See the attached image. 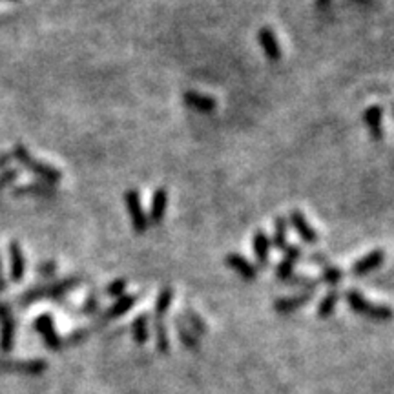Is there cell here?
Here are the masks:
<instances>
[{
	"mask_svg": "<svg viewBox=\"0 0 394 394\" xmlns=\"http://www.w3.org/2000/svg\"><path fill=\"white\" fill-rule=\"evenodd\" d=\"M166 210H168V192L165 187H159L152 197V207H150L148 221L150 224H161L165 221Z\"/></svg>",
	"mask_w": 394,
	"mask_h": 394,
	"instance_id": "14",
	"label": "cell"
},
{
	"mask_svg": "<svg viewBox=\"0 0 394 394\" xmlns=\"http://www.w3.org/2000/svg\"><path fill=\"white\" fill-rule=\"evenodd\" d=\"M91 334V329H79L75 330V332H71V334L66 338V345H77V343H82V341L86 340V338H90Z\"/></svg>",
	"mask_w": 394,
	"mask_h": 394,
	"instance_id": "29",
	"label": "cell"
},
{
	"mask_svg": "<svg viewBox=\"0 0 394 394\" xmlns=\"http://www.w3.org/2000/svg\"><path fill=\"white\" fill-rule=\"evenodd\" d=\"M126 287H128V281L126 279H115L104 288V294L110 296V298H121L126 292Z\"/></svg>",
	"mask_w": 394,
	"mask_h": 394,
	"instance_id": "27",
	"label": "cell"
},
{
	"mask_svg": "<svg viewBox=\"0 0 394 394\" xmlns=\"http://www.w3.org/2000/svg\"><path fill=\"white\" fill-rule=\"evenodd\" d=\"M24 274V257H22L21 246L16 243H11V276L13 281H21Z\"/></svg>",
	"mask_w": 394,
	"mask_h": 394,
	"instance_id": "23",
	"label": "cell"
},
{
	"mask_svg": "<svg viewBox=\"0 0 394 394\" xmlns=\"http://www.w3.org/2000/svg\"><path fill=\"white\" fill-rule=\"evenodd\" d=\"M124 205H126V212L130 216V223H132V229L137 232V234H144L146 230L150 229L148 216L144 212L143 201H141V196L135 188H130L124 194Z\"/></svg>",
	"mask_w": 394,
	"mask_h": 394,
	"instance_id": "2",
	"label": "cell"
},
{
	"mask_svg": "<svg viewBox=\"0 0 394 394\" xmlns=\"http://www.w3.org/2000/svg\"><path fill=\"white\" fill-rule=\"evenodd\" d=\"M363 123L367 126L369 135L373 141L384 139V108L380 104H373L363 112Z\"/></svg>",
	"mask_w": 394,
	"mask_h": 394,
	"instance_id": "9",
	"label": "cell"
},
{
	"mask_svg": "<svg viewBox=\"0 0 394 394\" xmlns=\"http://www.w3.org/2000/svg\"><path fill=\"white\" fill-rule=\"evenodd\" d=\"M287 224L288 221L285 218H281V216H277L276 221H274V246L281 252L288 246Z\"/></svg>",
	"mask_w": 394,
	"mask_h": 394,
	"instance_id": "22",
	"label": "cell"
},
{
	"mask_svg": "<svg viewBox=\"0 0 394 394\" xmlns=\"http://www.w3.org/2000/svg\"><path fill=\"white\" fill-rule=\"evenodd\" d=\"M174 325H176V330L177 334H179V340H181V343L187 349H190V351H199V347H201V341H199V336H196L190 330V327L183 321L181 316H177L176 320H174Z\"/></svg>",
	"mask_w": 394,
	"mask_h": 394,
	"instance_id": "17",
	"label": "cell"
},
{
	"mask_svg": "<svg viewBox=\"0 0 394 394\" xmlns=\"http://www.w3.org/2000/svg\"><path fill=\"white\" fill-rule=\"evenodd\" d=\"M15 155L21 159V163H24V165L30 168V170H33L37 176L44 177L46 181H51V183H57L62 179V174H60V170H57V168H54V166L46 165V163H40V161L33 159L32 154H27L26 150L22 148V146H19V148L15 150Z\"/></svg>",
	"mask_w": 394,
	"mask_h": 394,
	"instance_id": "4",
	"label": "cell"
},
{
	"mask_svg": "<svg viewBox=\"0 0 394 394\" xmlns=\"http://www.w3.org/2000/svg\"><path fill=\"white\" fill-rule=\"evenodd\" d=\"M252 246H254V256L259 266H268L270 262V240L265 230H257L252 237Z\"/></svg>",
	"mask_w": 394,
	"mask_h": 394,
	"instance_id": "16",
	"label": "cell"
},
{
	"mask_svg": "<svg viewBox=\"0 0 394 394\" xmlns=\"http://www.w3.org/2000/svg\"><path fill=\"white\" fill-rule=\"evenodd\" d=\"M35 330L43 336L44 343H46L51 351H59V349L65 347V341L57 334V330H55L54 325V318L49 314L38 316L37 321H35Z\"/></svg>",
	"mask_w": 394,
	"mask_h": 394,
	"instance_id": "7",
	"label": "cell"
},
{
	"mask_svg": "<svg viewBox=\"0 0 394 394\" xmlns=\"http://www.w3.org/2000/svg\"><path fill=\"white\" fill-rule=\"evenodd\" d=\"M132 338L137 345H144L150 340V318L148 314H139L132 321Z\"/></svg>",
	"mask_w": 394,
	"mask_h": 394,
	"instance_id": "19",
	"label": "cell"
},
{
	"mask_svg": "<svg viewBox=\"0 0 394 394\" xmlns=\"http://www.w3.org/2000/svg\"><path fill=\"white\" fill-rule=\"evenodd\" d=\"M174 301V288L172 287H163L155 298V307H154V320H165L166 312L170 310V305Z\"/></svg>",
	"mask_w": 394,
	"mask_h": 394,
	"instance_id": "18",
	"label": "cell"
},
{
	"mask_svg": "<svg viewBox=\"0 0 394 394\" xmlns=\"http://www.w3.org/2000/svg\"><path fill=\"white\" fill-rule=\"evenodd\" d=\"M312 298H314V292H310V290H303V292L287 296V298H279L274 301V310L277 314H292L301 307H305Z\"/></svg>",
	"mask_w": 394,
	"mask_h": 394,
	"instance_id": "10",
	"label": "cell"
},
{
	"mask_svg": "<svg viewBox=\"0 0 394 394\" xmlns=\"http://www.w3.org/2000/svg\"><path fill=\"white\" fill-rule=\"evenodd\" d=\"M310 262L314 263V265H320V266H325L330 263L329 257L323 256V254H312V256H310Z\"/></svg>",
	"mask_w": 394,
	"mask_h": 394,
	"instance_id": "31",
	"label": "cell"
},
{
	"mask_svg": "<svg viewBox=\"0 0 394 394\" xmlns=\"http://www.w3.org/2000/svg\"><path fill=\"white\" fill-rule=\"evenodd\" d=\"M80 281H82L80 277H68L65 281H57L51 283V285H46V287H40L37 288V290H33V292H27L26 296H24V303L40 298H60V296H65L66 292H69L71 288L77 287Z\"/></svg>",
	"mask_w": 394,
	"mask_h": 394,
	"instance_id": "3",
	"label": "cell"
},
{
	"mask_svg": "<svg viewBox=\"0 0 394 394\" xmlns=\"http://www.w3.org/2000/svg\"><path fill=\"white\" fill-rule=\"evenodd\" d=\"M183 321L187 323L188 327H190V330H192L194 334H199V336H202V334H208V325H207V321L202 320L201 316L197 314L196 310L194 309H190V307H187L185 309V312H183Z\"/></svg>",
	"mask_w": 394,
	"mask_h": 394,
	"instance_id": "20",
	"label": "cell"
},
{
	"mask_svg": "<svg viewBox=\"0 0 394 394\" xmlns=\"http://www.w3.org/2000/svg\"><path fill=\"white\" fill-rule=\"evenodd\" d=\"M338 301H340V292L332 288V290H329V292L321 298L320 305H318V316H320V318H329V316L334 314Z\"/></svg>",
	"mask_w": 394,
	"mask_h": 394,
	"instance_id": "21",
	"label": "cell"
},
{
	"mask_svg": "<svg viewBox=\"0 0 394 394\" xmlns=\"http://www.w3.org/2000/svg\"><path fill=\"white\" fill-rule=\"evenodd\" d=\"M224 263L229 266L230 270H234L241 279H245V281H256L257 277V268L252 265L245 256H241V254H229V256L224 257Z\"/></svg>",
	"mask_w": 394,
	"mask_h": 394,
	"instance_id": "13",
	"label": "cell"
},
{
	"mask_svg": "<svg viewBox=\"0 0 394 394\" xmlns=\"http://www.w3.org/2000/svg\"><path fill=\"white\" fill-rule=\"evenodd\" d=\"M99 309H101V301H99V298H97V296H90V298L82 303L79 312H82V314H95V312H99Z\"/></svg>",
	"mask_w": 394,
	"mask_h": 394,
	"instance_id": "28",
	"label": "cell"
},
{
	"mask_svg": "<svg viewBox=\"0 0 394 394\" xmlns=\"http://www.w3.org/2000/svg\"><path fill=\"white\" fill-rule=\"evenodd\" d=\"M185 102H187V106L194 108L197 112L201 113H212L216 108H218V102L216 99L210 95H205V93H199V91H185V95H183Z\"/></svg>",
	"mask_w": 394,
	"mask_h": 394,
	"instance_id": "15",
	"label": "cell"
},
{
	"mask_svg": "<svg viewBox=\"0 0 394 394\" xmlns=\"http://www.w3.org/2000/svg\"><path fill=\"white\" fill-rule=\"evenodd\" d=\"M288 221L294 227V230L298 232V235L307 243V245H316L320 241V234L316 232V229L309 223V219L305 218V213L301 210H290L288 212Z\"/></svg>",
	"mask_w": 394,
	"mask_h": 394,
	"instance_id": "6",
	"label": "cell"
},
{
	"mask_svg": "<svg viewBox=\"0 0 394 394\" xmlns=\"http://www.w3.org/2000/svg\"><path fill=\"white\" fill-rule=\"evenodd\" d=\"M48 363L43 360H16V362H0V373L40 374L46 371Z\"/></svg>",
	"mask_w": 394,
	"mask_h": 394,
	"instance_id": "12",
	"label": "cell"
},
{
	"mask_svg": "<svg viewBox=\"0 0 394 394\" xmlns=\"http://www.w3.org/2000/svg\"><path fill=\"white\" fill-rule=\"evenodd\" d=\"M345 301L347 305L351 307V310H354L356 314L363 316V318H369V320L385 323V321H391L394 318L393 307L384 303H374V301L365 298V296H363L360 290H356V288L347 290Z\"/></svg>",
	"mask_w": 394,
	"mask_h": 394,
	"instance_id": "1",
	"label": "cell"
},
{
	"mask_svg": "<svg viewBox=\"0 0 394 394\" xmlns=\"http://www.w3.org/2000/svg\"><path fill=\"white\" fill-rule=\"evenodd\" d=\"M283 252H285V257H290V259H294V262H298L299 257H301V254H303L298 245H288Z\"/></svg>",
	"mask_w": 394,
	"mask_h": 394,
	"instance_id": "30",
	"label": "cell"
},
{
	"mask_svg": "<svg viewBox=\"0 0 394 394\" xmlns=\"http://www.w3.org/2000/svg\"><path fill=\"white\" fill-rule=\"evenodd\" d=\"M0 288H4V281H2V270H0Z\"/></svg>",
	"mask_w": 394,
	"mask_h": 394,
	"instance_id": "32",
	"label": "cell"
},
{
	"mask_svg": "<svg viewBox=\"0 0 394 394\" xmlns=\"http://www.w3.org/2000/svg\"><path fill=\"white\" fill-rule=\"evenodd\" d=\"M294 270H296V262L290 259V257H283V262L277 263V266H276V277L287 283L288 279L296 274Z\"/></svg>",
	"mask_w": 394,
	"mask_h": 394,
	"instance_id": "26",
	"label": "cell"
},
{
	"mask_svg": "<svg viewBox=\"0 0 394 394\" xmlns=\"http://www.w3.org/2000/svg\"><path fill=\"white\" fill-rule=\"evenodd\" d=\"M155 327V343H157V351L166 354L170 351V341H168V332H166L165 323L161 320H154Z\"/></svg>",
	"mask_w": 394,
	"mask_h": 394,
	"instance_id": "25",
	"label": "cell"
},
{
	"mask_svg": "<svg viewBox=\"0 0 394 394\" xmlns=\"http://www.w3.org/2000/svg\"><path fill=\"white\" fill-rule=\"evenodd\" d=\"M257 40H259L263 54L266 55V59L270 60V62H279L281 60V44H279V40H277V37L274 35L270 27H262L259 33H257Z\"/></svg>",
	"mask_w": 394,
	"mask_h": 394,
	"instance_id": "11",
	"label": "cell"
},
{
	"mask_svg": "<svg viewBox=\"0 0 394 394\" xmlns=\"http://www.w3.org/2000/svg\"><path fill=\"white\" fill-rule=\"evenodd\" d=\"M385 262V252L384 248H374L369 254H365L363 257H360L354 265H352V276L362 277L371 274L373 270L380 268V266L384 265Z\"/></svg>",
	"mask_w": 394,
	"mask_h": 394,
	"instance_id": "8",
	"label": "cell"
},
{
	"mask_svg": "<svg viewBox=\"0 0 394 394\" xmlns=\"http://www.w3.org/2000/svg\"><path fill=\"white\" fill-rule=\"evenodd\" d=\"M343 270H341L340 266L336 265H325L323 266V270H321V276L320 279L323 283H327V285H330V287H336V285H340L341 281H343Z\"/></svg>",
	"mask_w": 394,
	"mask_h": 394,
	"instance_id": "24",
	"label": "cell"
},
{
	"mask_svg": "<svg viewBox=\"0 0 394 394\" xmlns=\"http://www.w3.org/2000/svg\"><path fill=\"white\" fill-rule=\"evenodd\" d=\"M137 294H124V296L115 299V301L97 318V327L106 325V323H110L112 320H117V318L124 316L126 312H130V310L133 309V305L137 303Z\"/></svg>",
	"mask_w": 394,
	"mask_h": 394,
	"instance_id": "5",
	"label": "cell"
}]
</instances>
